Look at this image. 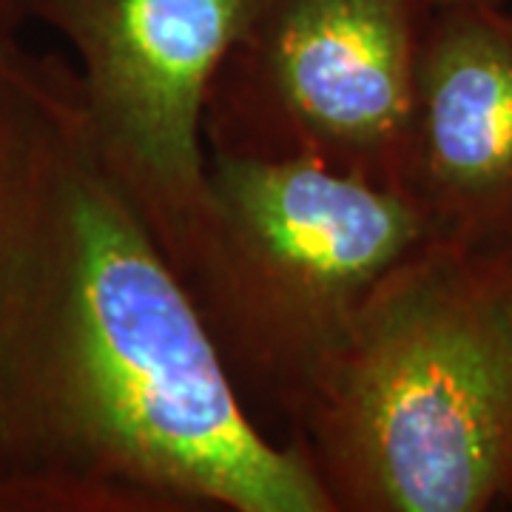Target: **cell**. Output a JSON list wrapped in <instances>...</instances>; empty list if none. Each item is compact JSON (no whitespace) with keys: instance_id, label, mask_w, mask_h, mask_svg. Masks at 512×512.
I'll return each instance as SVG.
<instances>
[{"instance_id":"cell-1","label":"cell","mask_w":512,"mask_h":512,"mask_svg":"<svg viewBox=\"0 0 512 512\" xmlns=\"http://www.w3.org/2000/svg\"><path fill=\"white\" fill-rule=\"evenodd\" d=\"M333 512L245 410L69 60L0 29V512Z\"/></svg>"},{"instance_id":"cell-2","label":"cell","mask_w":512,"mask_h":512,"mask_svg":"<svg viewBox=\"0 0 512 512\" xmlns=\"http://www.w3.org/2000/svg\"><path fill=\"white\" fill-rule=\"evenodd\" d=\"M291 441L333 512L512 507V248L430 237L390 268Z\"/></svg>"},{"instance_id":"cell-3","label":"cell","mask_w":512,"mask_h":512,"mask_svg":"<svg viewBox=\"0 0 512 512\" xmlns=\"http://www.w3.org/2000/svg\"><path fill=\"white\" fill-rule=\"evenodd\" d=\"M430 237L396 185L208 154V220L185 288L245 410L296 430L370 291Z\"/></svg>"},{"instance_id":"cell-4","label":"cell","mask_w":512,"mask_h":512,"mask_svg":"<svg viewBox=\"0 0 512 512\" xmlns=\"http://www.w3.org/2000/svg\"><path fill=\"white\" fill-rule=\"evenodd\" d=\"M424 0H268L208 94V154L305 160L407 191Z\"/></svg>"},{"instance_id":"cell-5","label":"cell","mask_w":512,"mask_h":512,"mask_svg":"<svg viewBox=\"0 0 512 512\" xmlns=\"http://www.w3.org/2000/svg\"><path fill=\"white\" fill-rule=\"evenodd\" d=\"M18 3L72 46L97 137L185 282L208 220V94L268 0Z\"/></svg>"},{"instance_id":"cell-6","label":"cell","mask_w":512,"mask_h":512,"mask_svg":"<svg viewBox=\"0 0 512 512\" xmlns=\"http://www.w3.org/2000/svg\"><path fill=\"white\" fill-rule=\"evenodd\" d=\"M407 191L433 239L512 248V15L433 9L421 37Z\"/></svg>"},{"instance_id":"cell-7","label":"cell","mask_w":512,"mask_h":512,"mask_svg":"<svg viewBox=\"0 0 512 512\" xmlns=\"http://www.w3.org/2000/svg\"><path fill=\"white\" fill-rule=\"evenodd\" d=\"M20 3L18 0H0V29H15L20 23Z\"/></svg>"},{"instance_id":"cell-8","label":"cell","mask_w":512,"mask_h":512,"mask_svg":"<svg viewBox=\"0 0 512 512\" xmlns=\"http://www.w3.org/2000/svg\"><path fill=\"white\" fill-rule=\"evenodd\" d=\"M430 9H444V6H507L510 0H424Z\"/></svg>"}]
</instances>
